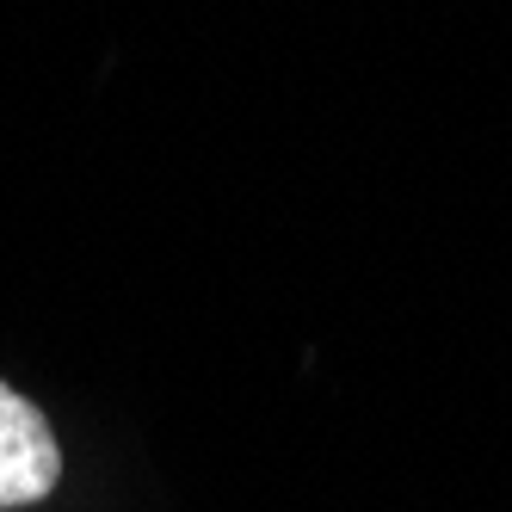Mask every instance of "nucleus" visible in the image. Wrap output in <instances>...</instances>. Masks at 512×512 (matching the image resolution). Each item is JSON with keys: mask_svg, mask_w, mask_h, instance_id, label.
Masks as SVG:
<instances>
[{"mask_svg": "<svg viewBox=\"0 0 512 512\" xmlns=\"http://www.w3.org/2000/svg\"><path fill=\"white\" fill-rule=\"evenodd\" d=\"M62 482V445L38 401H25L13 383H0V512L38 506Z\"/></svg>", "mask_w": 512, "mask_h": 512, "instance_id": "f257e3e1", "label": "nucleus"}]
</instances>
